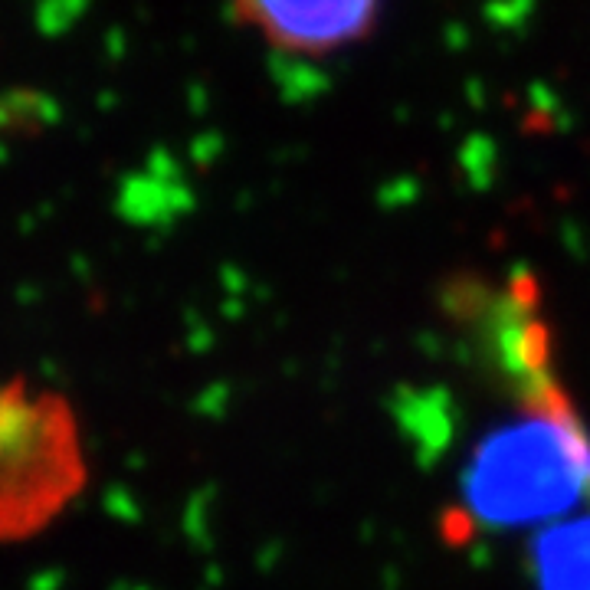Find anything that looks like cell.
<instances>
[{
    "mask_svg": "<svg viewBox=\"0 0 590 590\" xmlns=\"http://www.w3.org/2000/svg\"><path fill=\"white\" fill-rule=\"evenodd\" d=\"M584 476V459L564 423L551 430L531 427L505 436L502 446L482 463V505L495 515H528L535 509L568 502Z\"/></svg>",
    "mask_w": 590,
    "mask_h": 590,
    "instance_id": "cell-1",
    "label": "cell"
},
{
    "mask_svg": "<svg viewBox=\"0 0 590 590\" xmlns=\"http://www.w3.org/2000/svg\"><path fill=\"white\" fill-rule=\"evenodd\" d=\"M381 0H236L266 40L295 53H332L368 33Z\"/></svg>",
    "mask_w": 590,
    "mask_h": 590,
    "instance_id": "cell-2",
    "label": "cell"
},
{
    "mask_svg": "<svg viewBox=\"0 0 590 590\" xmlns=\"http://www.w3.org/2000/svg\"><path fill=\"white\" fill-rule=\"evenodd\" d=\"M545 590H590V522L561 531L548 545Z\"/></svg>",
    "mask_w": 590,
    "mask_h": 590,
    "instance_id": "cell-3",
    "label": "cell"
}]
</instances>
